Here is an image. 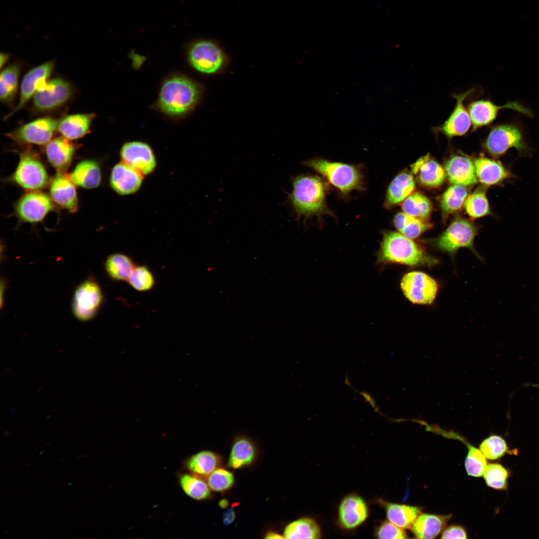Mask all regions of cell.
Returning <instances> with one entry per match:
<instances>
[{
    "mask_svg": "<svg viewBox=\"0 0 539 539\" xmlns=\"http://www.w3.org/2000/svg\"><path fill=\"white\" fill-rule=\"evenodd\" d=\"M201 94L198 84L183 75H174L162 84L157 105L164 113L173 116L185 115L191 111Z\"/></svg>",
    "mask_w": 539,
    "mask_h": 539,
    "instance_id": "obj_1",
    "label": "cell"
},
{
    "mask_svg": "<svg viewBox=\"0 0 539 539\" xmlns=\"http://www.w3.org/2000/svg\"><path fill=\"white\" fill-rule=\"evenodd\" d=\"M378 257L380 263L411 267H432L439 262L411 239L393 231L384 234Z\"/></svg>",
    "mask_w": 539,
    "mask_h": 539,
    "instance_id": "obj_2",
    "label": "cell"
},
{
    "mask_svg": "<svg viewBox=\"0 0 539 539\" xmlns=\"http://www.w3.org/2000/svg\"><path fill=\"white\" fill-rule=\"evenodd\" d=\"M289 200L298 217L307 218L328 212L324 185L317 176L303 175L295 177L292 181Z\"/></svg>",
    "mask_w": 539,
    "mask_h": 539,
    "instance_id": "obj_3",
    "label": "cell"
},
{
    "mask_svg": "<svg viewBox=\"0 0 539 539\" xmlns=\"http://www.w3.org/2000/svg\"><path fill=\"white\" fill-rule=\"evenodd\" d=\"M304 164L321 174L343 193L360 187L361 175L352 165L319 159L306 161Z\"/></svg>",
    "mask_w": 539,
    "mask_h": 539,
    "instance_id": "obj_4",
    "label": "cell"
},
{
    "mask_svg": "<svg viewBox=\"0 0 539 539\" xmlns=\"http://www.w3.org/2000/svg\"><path fill=\"white\" fill-rule=\"evenodd\" d=\"M477 232L476 227L469 221L462 219H457L435 240V246L452 257L458 249L468 248L481 259L474 247V240Z\"/></svg>",
    "mask_w": 539,
    "mask_h": 539,
    "instance_id": "obj_5",
    "label": "cell"
},
{
    "mask_svg": "<svg viewBox=\"0 0 539 539\" xmlns=\"http://www.w3.org/2000/svg\"><path fill=\"white\" fill-rule=\"evenodd\" d=\"M188 59L197 71L211 74L217 72L223 66L226 56L216 42L209 39H198L189 45Z\"/></svg>",
    "mask_w": 539,
    "mask_h": 539,
    "instance_id": "obj_6",
    "label": "cell"
},
{
    "mask_svg": "<svg viewBox=\"0 0 539 539\" xmlns=\"http://www.w3.org/2000/svg\"><path fill=\"white\" fill-rule=\"evenodd\" d=\"M12 180L24 189L37 191L46 186L48 176L44 166L34 152L26 150L20 155Z\"/></svg>",
    "mask_w": 539,
    "mask_h": 539,
    "instance_id": "obj_7",
    "label": "cell"
},
{
    "mask_svg": "<svg viewBox=\"0 0 539 539\" xmlns=\"http://www.w3.org/2000/svg\"><path fill=\"white\" fill-rule=\"evenodd\" d=\"M103 301L100 285L92 277L88 278L75 289L72 303L73 314L80 320L88 321L96 315Z\"/></svg>",
    "mask_w": 539,
    "mask_h": 539,
    "instance_id": "obj_8",
    "label": "cell"
},
{
    "mask_svg": "<svg viewBox=\"0 0 539 539\" xmlns=\"http://www.w3.org/2000/svg\"><path fill=\"white\" fill-rule=\"evenodd\" d=\"M400 286L405 297L412 303L418 304L432 303L438 290V284L434 279L419 271L405 274Z\"/></svg>",
    "mask_w": 539,
    "mask_h": 539,
    "instance_id": "obj_9",
    "label": "cell"
},
{
    "mask_svg": "<svg viewBox=\"0 0 539 539\" xmlns=\"http://www.w3.org/2000/svg\"><path fill=\"white\" fill-rule=\"evenodd\" d=\"M484 147L487 152L495 157L503 155L510 148H514L520 154L527 151L520 130L509 125L493 128L487 138Z\"/></svg>",
    "mask_w": 539,
    "mask_h": 539,
    "instance_id": "obj_10",
    "label": "cell"
},
{
    "mask_svg": "<svg viewBox=\"0 0 539 539\" xmlns=\"http://www.w3.org/2000/svg\"><path fill=\"white\" fill-rule=\"evenodd\" d=\"M59 123L56 119L39 118L7 133L6 136L19 143L43 145L50 141Z\"/></svg>",
    "mask_w": 539,
    "mask_h": 539,
    "instance_id": "obj_11",
    "label": "cell"
},
{
    "mask_svg": "<svg viewBox=\"0 0 539 539\" xmlns=\"http://www.w3.org/2000/svg\"><path fill=\"white\" fill-rule=\"evenodd\" d=\"M52 199L46 194L30 191L18 201L15 212L21 221L35 223L41 221L53 208Z\"/></svg>",
    "mask_w": 539,
    "mask_h": 539,
    "instance_id": "obj_12",
    "label": "cell"
},
{
    "mask_svg": "<svg viewBox=\"0 0 539 539\" xmlns=\"http://www.w3.org/2000/svg\"><path fill=\"white\" fill-rule=\"evenodd\" d=\"M122 162L130 165L143 175L152 173L156 167L153 151L148 144L138 141L125 143L120 150Z\"/></svg>",
    "mask_w": 539,
    "mask_h": 539,
    "instance_id": "obj_13",
    "label": "cell"
},
{
    "mask_svg": "<svg viewBox=\"0 0 539 539\" xmlns=\"http://www.w3.org/2000/svg\"><path fill=\"white\" fill-rule=\"evenodd\" d=\"M69 84L61 78L49 80L35 92L33 104L39 110H47L57 107L65 102L71 95Z\"/></svg>",
    "mask_w": 539,
    "mask_h": 539,
    "instance_id": "obj_14",
    "label": "cell"
},
{
    "mask_svg": "<svg viewBox=\"0 0 539 539\" xmlns=\"http://www.w3.org/2000/svg\"><path fill=\"white\" fill-rule=\"evenodd\" d=\"M473 91L472 89L454 96L456 100L454 109L444 123L436 128L437 131L449 138L462 136L469 131L472 123L464 101Z\"/></svg>",
    "mask_w": 539,
    "mask_h": 539,
    "instance_id": "obj_15",
    "label": "cell"
},
{
    "mask_svg": "<svg viewBox=\"0 0 539 539\" xmlns=\"http://www.w3.org/2000/svg\"><path fill=\"white\" fill-rule=\"evenodd\" d=\"M53 66V61H47L31 69L25 75L21 83L19 102L13 110L6 116L5 119L20 110L37 90L46 82Z\"/></svg>",
    "mask_w": 539,
    "mask_h": 539,
    "instance_id": "obj_16",
    "label": "cell"
},
{
    "mask_svg": "<svg viewBox=\"0 0 539 539\" xmlns=\"http://www.w3.org/2000/svg\"><path fill=\"white\" fill-rule=\"evenodd\" d=\"M143 175L123 162L116 164L112 168L110 184L113 190L120 195H127L137 192L141 187Z\"/></svg>",
    "mask_w": 539,
    "mask_h": 539,
    "instance_id": "obj_17",
    "label": "cell"
},
{
    "mask_svg": "<svg viewBox=\"0 0 539 539\" xmlns=\"http://www.w3.org/2000/svg\"><path fill=\"white\" fill-rule=\"evenodd\" d=\"M368 515L367 506L360 496L351 494L344 497L338 509V521L344 529L351 530L362 524Z\"/></svg>",
    "mask_w": 539,
    "mask_h": 539,
    "instance_id": "obj_18",
    "label": "cell"
},
{
    "mask_svg": "<svg viewBox=\"0 0 539 539\" xmlns=\"http://www.w3.org/2000/svg\"><path fill=\"white\" fill-rule=\"evenodd\" d=\"M75 185L69 175L59 172L52 180L50 186V194L53 201L71 212H75L78 208Z\"/></svg>",
    "mask_w": 539,
    "mask_h": 539,
    "instance_id": "obj_19",
    "label": "cell"
},
{
    "mask_svg": "<svg viewBox=\"0 0 539 539\" xmlns=\"http://www.w3.org/2000/svg\"><path fill=\"white\" fill-rule=\"evenodd\" d=\"M474 165L477 179L486 186L500 185L515 177L499 161L482 156L475 159Z\"/></svg>",
    "mask_w": 539,
    "mask_h": 539,
    "instance_id": "obj_20",
    "label": "cell"
},
{
    "mask_svg": "<svg viewBox=\"0 0 539 539\" xmlns=\"http://www.w3.org/2000/svg\"><path fill=\"white\" fill-rule=\"evenodd\" d=\"M445 170L450 182L454 184L466 186L477 182L474 163L467 157H452L445 163Z\"/></svg>",
    "mask_w": 539,
    "mask_h": 539,
    "instance_id": "obj_21",
    "label": "cell"
},
{
    "mask_svg": "<svg viewBox=\"0 0 539 539\" xmlns=\"http://www.w3.org/2000/svg\"><path fill=\"white\" fill-rule=\"evenodd\" d=\"M411 170L421 184L429 187L439 186L446 178L445 170L428 154L413 164Z\"/></svg>",
    "mask_w": 539,
    "mask_h": 539,
    "instance_id": "obj_22",
    "label": "cell"
},
{
    "mask_svg": "<svg viewBox=\"0 0 539 539\" xmlns=\"http://www.w3.org/2000/svg\"><path fill=\"white\" fill-rule=\"evenodd\" d=\"M504 108H513L523 112H527L522 107L515 103H510L504 106H497L488 100H479L471 102L468 106L473 129L474 130L482 126L487 125L496 118L500 109Z\"/></svg>",
    "mask_w": 539,
    "mask_h": 539,
    "instance_id": "obj_23",
    "label": "cell"
},
{
    "mask_svg": "<svg viewBox=\"0 0 539 539\" xmlns=\"http://www.w3.org/2000/svg\"><path fill=\"white\" fill-rule=\"evenodd\" d=\"M74 151L73 145L65 137H58L50 141L45 147L47 160L60 172H63L69 166Z\"/></svg>",
    "mask_w": 539,
    "mask_h": 539,
    "instance_id": "obj_24",
    "label": "cell"
},
{
    "mask_svg": "<svg viewBox=\"0 0 539 539\" xmlns=\"http://www.w3.org/2000/svg\"><path fill=\"white\" fill-rule=\"evenodd\" d=\"M452 515L421 514L411 528L415 538L433 539L444 530Z\"/></svg>",
    "mask_w": 539,
    "mask_h": 539,
    "instance_id": "obj_25",
    "label": "cell"
},
{
    "mask_svg": "<svg viewBox=\"0 0 539 539\" xmlns=\"http://www.w3.org/2000/svg\"><path fill=\"white\" fill-rule=\"evenodd\" d=\"M388 520L403 529H411L422 509L416 506L398 504L382 501Z\"/></svg>",
    "mask_w": 539,
    "mask_h": 539,
    "instance_id": "obj_26",
    "label": "cell"
},
{
    "mask_svg": "<svg viewBox=\"0 0 539 539\" xmlns=\"http://www.w3.org/2000/svg\"><path fill=\"white\" fill-rule=\"evenodd\" d=\"M69 176L76 185L85 189L96 188L101 181L100 166L92 160H85L78 163Z\"/></svg>",
    "mask_w": 539,
    "mask_h": 539,
    "instance_id": "obj_27",
    "label": "cell"
},
{
    "mask_svg": "<svg viewBox=\"0 0 539 539\" xmlns=\"http://www.w3.org/2000/svg\"><path fill=\"white\" fill-rule=\"evenodd\" d=\"M94 116L93 113L68 116L59 121L58 129L67 139H79L87 133Z\"/></svg>",
    "mask_w": 539,
    "mask_h": 539,
    "instance_id": "obj_28",
    "label": "cell"
},
{
    "mask_svg": "<svg viewBox=\"0 0 539 539\" xmlns=\"http://www.w3.org/2000/svg\"><path fill=\"white\" fill-rule=\"evenodd\" d=\"M415 188L413 176L406 172L400 173L388 186L385 205L389 207L400 203L411 195Z\"/></svg>",
    "mask_w": 539,
    "mask_h": 539,
    "instance_id": "obj_29",
    "label": "cell"
},
{
    "mask_svg": "<svg viewBox=\"0 0 539 539\" xmlns=\"http://www.w3.org/2000/svg\"><path fill=\"white\" fill-rule=\"evenodd\" d=\"M135 266L130 256L121 253L109 255L104 263L107 275L112 280L117 281H127Z\"/></svg>",
    "mask_w": 539,
    "mask_h": 539,
    "instance_id": "obj_30",
    "label": "cell"
},
{
    "mask_svg": "<svg viewBox=\"0 0 539 539\" xmlns=\"http://www.w3.org/2000/svg\"><path fill=\"white\" fill-rule=\"evenodd\" d=\"M256 449L250 439L240 436L235 440L229 457V466L238 469L250 465L256 457Z\"/></svg>",
    "mask_w": 539,
    "mask_h": 539,
    "instance_id": "obj_31",
    "label": "cell"
},
{
    "mask_svg": "<svg viewBox=\"0 0 539 539\" xmlns=\"http://www.w3.org/2000/svg\"><path fill=\"white\" fill-rule=\"evenodd\" d=\"M283 537L285 539H320L321 533L313 519L303 518L288 524L284 529Z\"/></svg>",
    "mask_w": 539,
    "mask_h": 539,
    "instance_id": "obj_32",
    "label": "cell"
},
{
    "mask_svg": "<svg viewBox=\"0 0 539 539\" xmlns=\"http://www.w3.org/2000/svg\"><path fill=\"white\" fill-rule=\"evenodd\" d=\"M219 463V458L214 453L203 451L191 456L187 461L186 467L192 474L204 476L216 469Z\"/></svg>",
    "mask_w": 539,
    "mask_h": 539,
    "instance_id": "obj_33",
    "label": "cell"
},
{
    "mask_svg": "<svg viewBox=\"0 0 539 539\" xmlns=\"http://www.w3.org/2000/svg\"><path fill=\"white\" fill-rule=\"evenodd\" d=\"M394 224L399 233L410 239L417 238L431 227L430 224L404 212L395 215Z\"/></svg>",
    "mask_w": 539,
    "mask_h": 539,
    "instance_id": "obj_34",
    "label": "cell"
},
{
    "mask_svg": "<svg viewBox=\"0 0 539 539\" xmlns=\"http://www.w3.org/2000/svg\"><path fill=\"white\" fill-rule=\"evenodd\" d=\"M402 209L405 213L424 221L430 216L432 205L426 196L419 193H415L404 200Z\"/></svg>",
    "mask_w": 539,
    "mask_h": 539,
    "instance_id": "obj_35",
    "label": "cell"
},
{
    "mask_svg": "<svg viewBox=\"0 0 539 539\" xmlns=\"http://www.w3.org/2000/svg\"><path fill=\"white\" fill-rule=\"evenodd\" d=\"M180 485L184 493L190 498L201 500L210 495V488L199 476L193 474H183L180 476Z\"/></svg>",
    "mask_w": 539,
    "mask_h": 539,
    "instance_id": "obj_36",
    "label": "cell"
},
{
    "mask_svg": "<svg viewBox=\"0 0 539 539\" xmlns=\"http://www.w3.org/2000/svg\"><path fill=\"white\" fill-rule=\"evenodd\" d=\"M19 67L11 65L5 68L0 76V99L3 103L10 102L16 92L19 75Z\"/></svg>",
    "mask_w": 539,
    "mask_h": 539,
    "instance_id": "obj_37",
    "label": "cell"
},
{
    "mask_svg": "<svg viewBox=\"0 0 539 539\" xmlns=\"http://www.w3.org/2000/svg\"><path fill=\"white\" fill-rule=\"evenodd\" d=\"M468 197V191L462 185L454 184L444 193L441 199V206L446 213L460 210Z\"/></svg>",
    "mask_w": 539,
    "mask_h": 539,
    "instance_id": "obj_38",
    "label": "cell"
},
{
    "mask_svg": "<svg viewBox=\"0 0 539 539\" xmlns=\"http://www.w3.org/2000/svg\"><path fill=\"white\" fill-rule=\"evenodd\" d=\"M464 206L468 215L478 218L491 214L486 191L479 189L467 197Z\"/></svg>",
    "mask_w": 539,
    "mask_h": 539,
    "instance_id": "obj_39",
    "label": "cell"
},
{
    "mask_svg": "<svg viewBox=\"0 0 539 539\" xmlns=\"http://www.w3.org/2000/svg\"><path fill=\"white\" fill-rule=\"evenodd\" d=\"M127 281L133 288L140 292L150 291L155 285L153 272L145 265H136Z\"/></svg>",
    "mask_w": 539,
    "mask_h": 539,
    "instance_id": "obj_40",
    "label": "cell"
},
{
    "mask_svg": "<svg viewBox=\"0 0 539 539\" xmlns=\"http://www.w3.org/2000/svg\"><path fill=\"white\" fill-rule=\"evenodd\" d=\"M509 476L508 469L498 463L487 465L483 474L488 487L499 490L507 489Z\"/></svg>",
    "mask_w": 539,
    "mask_h": 539,
    "instance_id": "obj_41",
    "label": "cell"
},
{
    "mask_svg": "<svg viewBox=\"0 0 539 539\" xmlns=\"http://www.w3.org/2000/svg\"><path fill=\"white\" fill-rule=\"evenodd\" d=\"M480 450L487 459L496 460L508 453L509 447L506 440L498 435H491L480 445Z\"/></svg>",
    "mask_w": 539,
    "mask_h": 539,
    "instance_id": "obj_42",
    "label": "cell"
},
{
    "mask_svg": "<svg viewBox=\"0 0 539 539\" xmlns=\"http://www.w3.org/2000/svg\"><path fill=\"white\" fill-rule=\"evenodd\" d=\"M467 447L468 452L465 462L467 473L469 476L481 477L487 466L486 458L480 450L469 443Z\"/></svg>",
    "mask_w": 539,
    "mask_h": 539,
    "instance_id": "obj_43",
    "label": "cell"
},
{
    "mask_svg": "<svg viewBox=\"0 0 539 539\" xmlns=\"http://www.w3.org/2000/svg\"><path fill=\"white\" fill-rule=\"evenodd\" d=\"M232 473L224 469H217L209 475L208 485L213 491L221 492L230 488L234 484Z\"/></svg>",
    "mask_w": 539,
    "mask_h": 539,
    "instance_id": "obj_44",
    "label": "cell"
},
{
    "mask_svg": "<svg viewBox=\"0 0 539 539\" xmlns=\"http://www.w3.org/2000/svg\"><path fill=\"white\" fill-rule=\"evenodd\" d=\"M375 536L378 539H403L408 538L403 529L389 521L383 522L377 528Z\"/></svg>",
    "mask_w": 539,
    "mask_h": 539,
    "instance_id": "obj_45",
    "label": "cell"
},
{
    "mask_svg": "<svg viewBox=\"0 0 539 539\" xmlns=\"http://www.w3.org/2000/svg\"><path fill=\"white\" fill-rule=\"evenodd\" d=\"M441 538L442 539H467V533L465 529L458 525L450 526L444 530Z\"/></svg>",
    "mask_w": 539,
    "mask_h": 539,
    "instance_id": "obj_46",
    "label": "cell"
},
{
    "mask_svg": "<svg viewBox=\"0 0 539 539\" xmlns=\"http://www.w3.org/2000/svg\"><path fill=\"white\" fill-rule=\"evenodd\" d=\"M235 513L233 509H229L223 514V522L228 525L232 523L235 519Z\"/></svg>",
    "mask_w": 539,
    "mask_h": 539,
    "instance_id": "obj_47",
    "label": "cell"
},
{
    "mask_svg": "<svg viewBox=\"0 0 539 539\" xmlns=\"http://www.w3.org/2000/svg\"><path fill=\"white\" fill-rule=\"evenodd\" d=\"M265 538L266 539H282L284 538L283 536L273 532H269L266 535Z\"/></svg>",
    "mask_w": 539,
    "mask_h": 539,
    "instance_id": "obj_48",
    "label": "cell"
},
{
    "mask_svg": "<svg viewBox=\"0 0 539 539\" xmlns=\"http://www.w3.org/2000/svg\"><path fill=\"white\" fill-rule=\"evenodd\" d=\"M8 55L7 54H6L5 53H2V52L0 53V67L1 68H2V65L7 61V60L8 59Z\"/></svg>",
    "mask_w": 539,
    "mask_h": 539,
    "instance_id": "obj_49",
    "label": "cell"
}]
</instances>
